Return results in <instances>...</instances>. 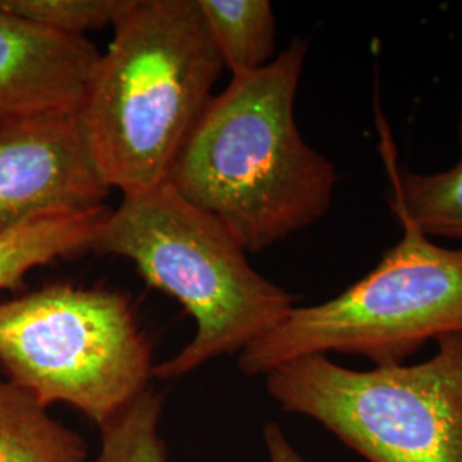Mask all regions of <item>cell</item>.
Instances as JSON below:
<instances>
[{
    "label": "cell",
    "instance_id": "7c38bea8",
    "mask_svg": "<svg viewBox=\"0 0 462 462\" xmlns=\"http://www.w3.org/2000/svg\"><path fill=\"white\" fill-rule=\"evenodd\" d=\"M217 57L233 76L269 66L276 51V17L267 0H198Z\"/></svg>",
    "mask_w": 462,
    "mask_h": 462
},
{
    "label": "cell",
    "instance_id": "6da1fadb",
    "mask_svg": "<svg viewBox=\"0 0 462 462\" xmlns=\"http://www.w3.org/2000/svg\"><path fill=\"white\" fill-rule=\"evenodd\" d=\"M309 53L293 38L255 72L233 76L189 134L166 182L259 254L328 215L337 183L300 133L298 84Z\"/></svg>",
    "mask_w": 462,
    "mask_h": 462
},
{
    "label": "cell",
    "instance_id": "3957f363",
    "mask_svg": "<svg viewBox=\"0 0 462 462\" xmlns=\"http://www.w3.org/2000/svg\"><path fill=\"white\" fill-rule=\"evenodd\" d=\"M88 252L131 261L148 284L192 315L194 337L154 365L158 379H180L209 360L240 353L295 307V297L252 267L245 248L215 216L168 182L122 196Z\"/></svg>",
    "mask_w": 462,
    "mask_h": 462
},
{
    "label": "cell",
    "instance_id": "30bf717a",
    "mask_svg": "<svg viewBox=\"0 0 462 462\" xmlns=\"http://www.w3.org/2000/svg\"><path fill=\"white\" fill-rule=\"evenodd\" d=\"M106 206L93 209H57L34 216L0 233V291L17 290L40 265L89 250Z\"/></svg>",
    "mask_w": 462,
    "mask_h": 462
},
{
    "label": "cell",
    "instance_id": "4fadbf2b",
    "mask_svg": "<svg viewBox=\"0 0 462 462\" xmlns=\"http://www.w3.org/2000/svg\"><path fill=\"white\" fill-rule=\"evenodd\" d=\"M163 397L148 387L101 427V447L91 462H168L160 433Z\"/></svg>",
    "mask_w": 462,
    "mask_h": 462
},
{
    "label": "cell",
    "instance_id": "9a60e30c",
    "mask_svg": "<svg viewBox=\"0 0 462 462\" xmlns=\"http://www.w3.org/2000/svg\"><path fill=\"white\" fill-rule=\"evenodd\" d=\"M264 442L269 462H309L305 461L297 448L290 444L284 431L281 430L278 423H265Z\"/></svg>",
    "mask_w": 462,
    "mask_h": 462
},
{
    "label": "cell",
    "instance_id": "5bb4252c",
    "mask_svg": "<svg viewBox=\"0 0 462 462\" xmlns=\"http://www.w3.org/2000/svg\"><path fill=\"white\" fill-rule=\"evenodd\" d=\"M131 0H0V11L55 33L86 38L114 26Z\"/></svg>",
    "mask_w": 462,
    "mask_h": 462
},
{
    "label": "cell",
    "instance_id": "277c9868",
    "mask_svg": "<svg viewBox=\"0 0 462 462\" xmlns=\"http://www.w3.org/2000/svg\"><path fill=\"white\" fill-rule=\"evenodd\" d=\"M397 221L401 240L366 276L324 303L293 307L238 353V368L265 377L328 353L402 365L431 339L462 332V248L442 247L411 221Z\"/></svg>",
    "mask_w": 462,
    "mask_h": 462
},
{
    "label": "cell",
    "instance_id": "8992f818",
    "mask_svg": "<svg viewBox=\"0 0 462 462\" xmlns=\"http://www.w3.org/2000/svg\"><path fill=\"white\" fill-rule=\"evenodd\" d=\"M423 364L351 370L324 355L265 375L271 397L370 462H462V332Z\"/></svg>",
    "mask_w": 462,
    "mask_h": 462
},
{
    "label": "cell",
    "instance_id": "8fae6325",
    "mask_svg": "<svg viewBox=\"0 0 462 462\" xmlns=\"http://www.w3.org/2000/svg\"><path fill=\"white\" fill-rule=\"evenodd\" d=\"M0 462H91L81 437L33 396L0 379Z\"/></svg>",
    "mask_w": 462,
    "mask_h": 462
},
{
    "label": "cell",
    "instance_id": "52a82bcc",
    "mask_svg": "<svg viewBox=\"0 0 462 462\" xmlns=\"http://www.w3.org/2000/svg\"><path fill=\"white\" fill-rule=\"evenodd\" d=\"M108 192L79 108L0 122V233L49 211L105 206Z\"/></svg>",
    "mask_w": 462,
    "mask_h": 462
},
{
    "label": "cell",
    "instance_id": "7a4b0ae2",
    "mask_svg": "<svg viewBox=\"0 0 462 462\" xmlns=\"http://www.w3.org/2000/svg\"><path fill=\"white\" fill-rule=\"evenodd\" d=\"M84 89L99 175L122 196L166 182L221 72L198 0H131Z\"/></svg>",
    "mask_w": 462,
    "mask_h": 462
},
{
    "label": "cell",
    "instance_id": "ba28073f",
    "mask_svg": "<svg viewBox=\"0 0 462 462\" xmlns=\"http://www.w3.org/2000/svg\"><path fill=\"white\" fill-rule=\"evenodd\" d=\"M98 59L88 38L55 33L0 11V122L78 110Z\"/></svg>",
    "mask_w": 462,
    "mask_h": 462
},
{
    "label": "cell",
    "instance_id": "5b68a950",
    "mask_svg": "<svg viewBox=\"0 0 462 462\" xmlns=\"http://www.w3.org/2000/svg\"><path fill=\"white\" fill-rule=\"evenodd\" d=\"M0 368L43 408L66 402L99 429L154 377L129 298L70 282L0 301Z\"/></svg>",
    "mask_w": 462,
    "mask_h": 462
},
{
    "label": "cell",
    "instance_id": "9c48e42d",
    "mask_svg": "<svg viewBox=\"0 0 462 462\" xmlns=\"http://www.w3.org/2000/svg\"><path fill=\"white\" fill-rule=\"evenodd\" d=\"M459 160L440 171L418 173L399 165L396 149L382 131L380 152L387 171V202L396 219H408L431 238L462 242V105L457 118Z\"/></svg>",
    "mask_w": 462,
    "mask_h": 462
}]
</instances>
